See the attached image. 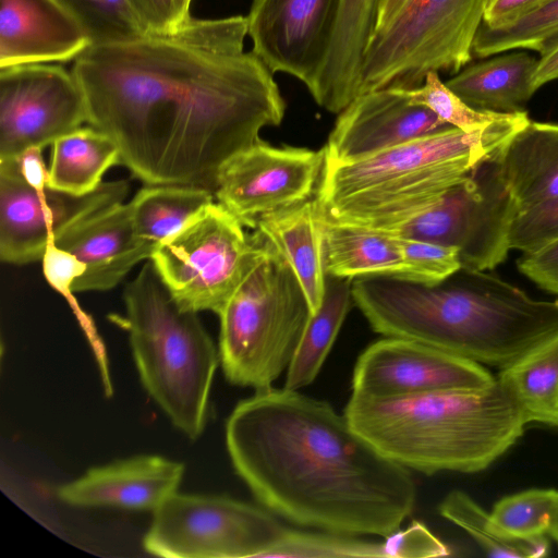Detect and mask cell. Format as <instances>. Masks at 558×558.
<instances>
[{
    "mask_svg": "<svg viewBox=\"0 0 558 558\" xmlns=\"http://www.w3.org/2000/svg\"><path fill=\"white\" fill-rule=\"evenodd\" d=\"M489 0H407L375 34L361 69L360 94L414 89L428 72L458 73L473 58V43Z\"/></svg>",
    "mask_w": 558,
    "mask_h": 558,
    "instance_id": "obj_8",
    "label": "cell"
},
{
    "mask_svg": "<svg viewBox=\"0 0 558 558\" xmlns=\"http://www.w3.org/2000/svg\"><path fill=\"white\" fill-rule=\"evenodd\" d=\"M517 267L539 289L558 296V239L534 252L522 253Z\"/></svg>",
    "mask_w": 558,
    "mask_h": 558,
    "instance_id": "obj_38",
    "label": "cell"
},
{
    "mask_svg": "<svg viewBox=\"0 0 558 558\" xmlns=\"http://www.w3.org/2000/svg\"><path fill=\"white\" fill-rule=\"evenodd\" d=\"M89 47L57 0H0V68L74 61Z\"/></svg>",
    "mask_w": 558,
    "mask_h": 558,
    "instance_id": "obj_20",
    "label": "cell"
},
{
    "mask_svg": "<svg viewBox=\"0 0 558 558\" xmlns=\"http://www.w3.org/2000/svg\"><path fill=\"white\" fill-rule=\"evenodd\" d=\"M123 301L125 315L111 319L129 332L144 388L179 430L198 438L219 351L197 313L177 303L151 262L126 283Z\"/></svg>",
    "mask_w": 558,
    "mask_h": 558,
    "instance_id": "obj_6",
    "label": "cell"
},
{
    "mask_svg": "<svg viewBox=\"0 0 558 558\" xmlns=\"http://www.w3.org/2000/svg\"><path fill=\"white\" fill-rule=\"evenodd\" d=\"M246 35V16L191 17L171 33L90 46L72 68L88 125L144 183L215 192L222 166L286 112L274 73L244 52Z\"/></svg>",
    "mask_w": 558,
    "mask_h": 558,
    "instance_id": "obj_1",
    "label": "cell"
},
{
    "mask_svg": "<svg viewBox=\"0 0 558 558\" xmlns=\"http://www.w3.org/2000/svg\"><path fill=\"white\" fill-rule=\"evenodd\" d=\"M78 22L90 46L123 43L150 34L132 0H57Z\"/></svg>",
    "mask_w": 558,
    "mask_h": 558,
    "instance_id": "obj_34",
    "label": "cell"
},
{
    "mask_svg": "<svg viewBox=\"0 0 558 558\" xmlns=\"http://www.w3.org/2000/svg\"><path fill=\"white\" fill-rule=\"evenodd\" d=\"M248 267L218 316L219 359L233 385L271 387L290 366L312 316L283 256L258 231Z\"/></svg>",
    "mask_w": 558,
    "mask_h": 558,
    "instance_id": "obj_7",
    "label": "cell"
},
{
    "mask_svg": "<svg viewBox=\"0 0 558 558\" xmlns=\"http://www.w3.org/2000/svg\"><path fill=\"white\" fill-rule=\"evenodd\" d=\"M557 511V489L532 488L501 498L489 515L498 534L532 539L549 533Z\"/></svg>",
    "mask_w": 558,
    "mask_h": 558,
    "instance_id": "obj_33",
    "label": "cell"
},
{
    "mask_svg": "<svg viewBox=\"0 0 558 558\" xmlns=\"http://www.w3.org/2000/svg\"><path fill=\"white\" fill-rule=\"evenodd\" d=\"M496 378L482 364L405 338L386 337L359 356L352 393L390 398L451 390H483Z\"/></svg>",
    "mask_w": 558,
    "mask_h": 558,
    "instance_id": "obj_15",
    "label": "cell"
},
{
    "mask_svg": "<svg viewBox=\"0 0 558 558\" xmlns=\"http://www.w3.org/2000/svg\"><path fill=\"white\" fill-rule=\"evenodd\" d=\"M399 243L404 262L402 279L434 284L461 268L457 248L404 238H399Z\"/></svg>",
    "mask_w": 558,
    "mask_h": 558,
    "instance_id": "obj_36",
    "label": "cell"
},
{
    "mask_svg": "<svg viewBox=\"0 0 558 558\" xmlns=\"http://www.w3.org/2000/svg\"><path fill=\"white\" fill-rule=\"evenodd\" d=\"M407 0H384L380 8L376 33L387 27ZM375 33V34H376ZM375 36V35H374Z\"/></svg>",
    "mask_w": 558,
    "mask_h": 558,
    "instance_id": "obj_43",
    "label": "cell"
},
{
    "mask_svg": "<svg viewBox=\"0 0 558 558\" xmlns=\"http://www.w3.org/2000/svg\"><path fill=\"white\" fill-rule=\"evenodd\" d=\"M551 0H489L482 24L496 27L512 22Z\"/></svg>",
    "mask_w": 558,
    "mask_h": 558,
    "instance_id": "obj_41",
    "label": "cell"
},
{
    "mask_svg": "<svg viewBox=\"0 0 558 558\" xmlns=\"http://www.w3.org/2000/svg\"><path fill=\"white\" fill-rule=\"evenodd\" d=\"M323 220L317 199L312 197L260 218L255 228L295 272L312 314L319 307L325 293Z\"/></svg>",
    "mask_w": 558,
    "mask_h": 558,
    "instance_id": "obj_23",
    "label": "cell"
},
{
    "mask_svg": "<svg viewBox=\"0 0 558 558\" xmlns=\"http://www.w3.org/2000/svg\"><path fill=\"white\" fill-rule=\"evenodd\" d=\"M340 0H253L246 16L252 52L272 73H286L310 90L325 62Z\"/></svg>",
    "mask_w": 558,
    "mask_h": 558,
    "instance_id": "obj_16",
    "label": "cell"
},
{
    "mask_svg": "<svg viewBox=\"0 0 558 558\" xmlns=\"http://www.w3.org/2000/svg\"><path fill=\"white\" fill-rule=\"evenodd\" d=\"M558 239V198L521 214L512 228L511 250L534 252Z\"/></svg>",
    "mask_w": 558,
    "mask_h": 558,
    "instance_id": "obj_37",
    "label": "cell"
},
{
    "mask_svg": "<svg viewBox=\"0 0 558 558\" xmlns=\"http://www.w3.org/2000/svg\"><path fill=\"white\" fill-rule=\"evenodd\" d=\"M192 0H175L178 15L181 25L185 23L192 16L190 15V5Z\"/></svg>",
    "mask_w": 558,
    "mask_h": 558,
    "instance_id": "obj_44",
    "label": "cell"
},
{
    "mask_svg": "<svg viewBox=\"0 0 558 558\" xmlns=\"http://www.w3.org/2000/svg\"><path fill=\"white\" fill-rule=\"evenodd\" d=\"M51 242L85 266L84 274L72 283L73 292L114 288L136 264L150 259L156 248L137 235L129 203L113 205L71 226Z\"/></svg>",
    "mask_w": 558,
    "mask_h": 558,
    "instance_id": "obj_18",
    "label": "cell"
},
{
    "mask_svg": "<svg viewBox=\"0 0 558 558\" xmlns=\"http://www.w3.org/2000/svg\"><path fill=\"white\" fill-rule=\"evenodd\" d=\"M496 379L526 425L558 427V332L500 368Z\"/></svg>",
    "mask_w": 558,
    "mask_h": 558,
    "instance_id": "obj_26",
    "label": "cell"
},
{
    "mask_svg": "<svg viewBox=\"0 0 558 558\" xmlns=\"http://www.w3.org/2000/svg\"><path fill=\"white\" fill-rule=\"evenodd\" d=\"M384 0H340L338 19L325 62L308 90L316 104L341 112L361 88V69L376 33Z\"/></svg>",
    "mask_w": 558,
    "mask_h": 558,
    "instance_id": "obj_21",
    "label": "cell"
},
{
    "mask_svg": "<svg viewBox=\"0 0 558 558\" xmlns=\"http://www.w3.org/2000/svg\"><path fill=\"white\" fill-rule=\"evenodd\" d=\"M439 514L464 530L489 556L537 558L548 554L546 536L518 539L498 534L486 512L469 494L454 489L438 506Z\"/></svg>",
    "mask_w": 558,
    "mask_h": 558,
    "instance_id": "obj_31",
    "label": "cell"
},
{
    "mask_svg": "<svg viewBox=\"0 0 558 558\" xmlns=\"http://www.w3.org/2000/svg\"><path fill=\"white\" fill-rule=\"evenodd\" d=\"M325 149L274 147L260 140L220 169L215 196L244 227L315 196Z\"/></svg>",
    "mask_w": 558,
    "mask_h": 558,
    "instance_id": "obj_13",
    "label": "cell"
},
{
    "mask_svg": "<svg viewBox=\"0 0 558 558\" xmlns=\"http://www.w3.org/2000/svg\"><path fill=\"white\" fill-rule=\"evenodd\" d=\"M41 149L40 147H31L15 156L0 159V175L43 190L47 186L48 169L44 162Z\"/></svg>",
    "mask_w": 558,
    "mask_h": 558,
    "instance_id": "obj_39",
    "label": "cell"
},
{
    "mask_svg": "<svg viewBox=\"0 0 558 558\" xmlns=\"http://www.w3.org/2000/svg\"><path fill=\"white\" fill-rule=\"evenodd\" d=\"M548 534L558 544V511L556 513V517L553 521V524H551V527H550V531Z\"/></svg>",
    "mask_w": 558,
    "mask_h": 558,
    "instance_id": "obj_45",
    "label": "cell"
},
{
    "mask_svg": "<svg viewBox=\"0 0 558 558\" xmlns=\"http://www.w3.org/2000/svg\"><path fill=\"white\" fill-rule=\"evenodd\" d=\"M558 46V0L496 27L481 24L473 43V57L488 58L515 49L544 56Z\"/></svg>",
    "mask_w": 558,
    "mask_h": 558,
    "instance_id": "obj_32",
    "label": "cell"
},
{
    "mask_svg": "<svg viewBox=\"0 0 558 558\" xmlns=\"http://www.w3.org/2000/svg\"><path fill=\"white\" fill-rule=\"evenodd\" d=\"M536 64L537 59L527 52L505 53L462 69L446 85L474 109L524 112L535 93L532 75Z\"/></svg>",
    "mask_w": 558,
    "mask_h": 558,
    "instance_id": "obj_24",
    "label": "cell"
},
{
    "mask_svg": "<svg viewBox=\"0 0 558 558\" xmlns=\"http://www.w3.org/2000/svg\"><path fill=\"white\" fill-rule=\"evenodd\" d=\"M449 126L428 108L413 104L403 89L366 92L338 113L324 146L325 160L356 161Z\"/></svg>",
    "mask_w": 558,
    "mask_h": 558,
    "instance_id": "obj_17",
    "label": "cell"
},
{
    "mask_svg": "<svg viewBox=\"0 0 558 558\" xmlns=\"http://www.w3.org/2000/svg\"><path fill=\"white\" fill-rule=\"evenodd\" d=\"M403 90L413 104L428 108L447 124L468 133L484 130L510 114L472 108L441 82L438 72H428L420 87Z\"/></svg>",
    "mask_w": 558,
    "mask_h": 558,
    "instance_id": "obj_35",
    "label": "cell"
},
{
    "mask_svg": "<svg viewBox=\"0 0 558 558\" xmlns=\"http://www.w3.org/2000/svg\"><path fill=\"white\" fill-rule=\"evenodd\" d=\"M87 122L74 74L39 63L0 68V159L52 145Z\"/></svg>",
    "mask_w": 558,
    "mask_h": 558,
    "instance_id": "obj_12",
    "label": "cell"
},
{
    "mask_svg": "<svg viewBox=\"0 0 558 558\" xmlns=\"http://www.w3.org/2000/svg\"><path fill=\"white\" fill-rule=\"evenodd\" d=\"M264 557L291 558H402L398 531L371 542L356 535L288 530Z\"/></svg>",
    "mask_w": 558,
    "mask_h": 558,
    "instance_id": "obj_30",
    "label": "cell"
},
{
    "mask_svg": "<svg viewBox=\"0 0 558 558\" xmlns=\"http://www.w3.org/2000/svg\"><path fill=\"white\" fill-rule=\"evenodd\" d=\"M498 150L434 205L384 231L457 248L463 268L495 269L511 251V231L520 216L501 173Z\"/></svg>",
    "mask_w": 558,
    "mask_h": 558,
    "instance_id": "obj_9",
    "label": "cell"
},
{
    "mask_svg": "<svg viewBox=\"0 0 558 558\" xmlns=\"http://www.w3.org/2000/svg\"><path fill=\"white\" fill-rule=\"evenodd\" d=\"M529 120L510 113L484 130L449 126L356 161L325 160L315 197L330 219L390 229L438 202Z\"/></svg>",
    "mask_w": 558,
    "mask_h": 558,
    "instance_id": "obj_5",
    "label": "cell"
},
{
    "mask_svg": "<svg viewBox=\"0 0 558 558\" xmlns=\"http://www.w3.org/2000/svg\"><path fill=\"white\" fill-rule=\"evenodd\" d=\"M556 80H558V46L537 60L532 75V88L536 92L545 84Z\"/></svg>",
    "mask_w": 558,
    "mask_h": 558,
    "instance_id": "obj_42",
    "label": "cell"
},
{
    "mask_svg": "<svg viewBox=\"0 0 558 558\" xmlns=\"http://www.w3.org/2000/svg\"><path fill=\"white\" fill-rule=\"evenodd\" d=\"M351 301L352 280L326 274L322 303L312 314L287 369L284 388L300 390L314 381L337 338Z\"/></svg>",
    "mask_w": 558,
    "mask_h": 558,
    "instance_id": "obj_28",
    "label": "cell"
},
{
    "mask_svg": "<svg viewBox=\"0 0 558 558\" xmlns=\"http://www.w3.org/2000/svg\"><path fill=\"white\" fill-rule=\"evenodd\" d=\"M497 155L520 215L558 198V122L529 120Z\"/></svg>",
    "mask_w": 558,
    "mask_h": 558,
    "instance_id": "obj_22",
    "label": "cell"
},
{
    "mask_svg": "<svg viewBox=\"0 0 558 558\" xmlns=\"http://www.w3.org/2000/svg\"><path fill=\"white\" fill-rule=\"evenodd\" d=\"M343 414L385 457L427 475L483 471L526 426L497 379L483 390L390 398L352 393Z\"/></svg>",
    "mask_w": 558,
    "mask_h": 558,
    "instance_id": "obj_4",
    "label": "cell"
},
{
    "mask_svg": "<svg viewBox=\"0 0 558 558\" xmlns=\"http://www.w3.org/2000/svg\"><path fill=\"white\" fill-rule=\"evenodd\" d=\"M184 465L160 456H136L88 469L61 485L58 497L76 507L155 511L177 492Z\"/></svg>",
    "mask_w": 558,
    "mask_h": 558,
    "instance_id": "obj_19",
    "label": "cell"
},
{
    "mask_svg": "<svg viewBox=\"0 0 558 558\" xmlns=\"http://www.w3.org/2000/svg\"><path fill=\"white\" fill-rule=\"evenodd\" d=\"M220 203H210L151 257L177 303L192 312L220 313L241 282L255 248L253 234Z\"/></svg>",
    "mask_w": 558,
    "mask_h": 558,
    "instance_id": "obj_10",
    "label": "cell"
},
{
    "mask_svg": "<svg viewBox=\"0 0 558 558\" xmlns=\"http://www.w3.org/2000/svg\"><path fill=\"white\" fill-rule=\"evenodd\" d=\"M236 474L271 512L303 527L386 537L413 512L409 469L380 453L326 401L265 388L226 424Z\"/></svg>",
    "mask_w": 558,
    "mask_h": 558,
    "instance_id": "obj_2",
    "label": "cell"
},
{
    "mask_svg": "<svg viewBox=\"0 0 558 558\" xmlns=\"http://www.w3.org/2000/svg\"><path fill=\"white\" fill-rule=\"evenodd\" d=\"M286 527L265 509L227 496L172 494L143 539L166 558L264 557Z\"/></svg>",
    "mask_w": 558,
    "mask_h": 558,
    "instance_id": "obj_11",
    "label": "cell"
},
{
    "mask_svg": "<svg viewBox=\"0 0 558 558\" xmlns=\"http://www.w3.org/2000/svg\"><path fill=\"white\" fill-rule=\"evenodd\" d=\"M214 195L201 186L147 184L129 203L135 231L157 246L213 203Z\"/></svg>",
    "mask_w": 558,
    "mask_h": 558,
    "instance_id": "obj_29",
    "label": "cell"
},
{
    "mask_svg": "<svg viewBox=\"0 0 558 558\" xmlns=\"http://www.w3.org/2000/svg\"><path fill=\"white\" fill-rule=\"evenodd\" d=\"M323 228L327 275L351 280L374 276L403 278L404 262L398 236L336 221L325 215Z\"/></svg>",
    "mask_w": 558,
    "mask_h": 558,
    "instance_id": "obj_25",
    "label": "cell"
},
{
    "mask_svg": "<svg viewBox=\"0 0 558 558\" xmlns=\"http://www.w3.org/2000/svg\"><path fill=\"white\" fill-rule=\"evenodd\" d=\"M374 331L416 340L502 368L558 332V300H537L488 271L461 267L426 284L396 277L352 280Z\"/></svg>",
    "mask_w": 558,
    "mask_h": 558,
    "instance_id": "obj_3",
    "label": "cell"
},
{
    "mask_svg": "<svg viewBox=\"0 0 558 558\" xmlns=\"http://www.w3.org/2000/svg\"><path fill=\"white\" fill-rule=\"evenodd\" d=\"M120 163V151L111 137L89 125L52 144L47 186L75 195L94 192L106 171Z\"/></svg>",
    "mask_w": 558,
    "mask_h": 558,
    "instance_id": "obj_27",
    "label": "cell"
},
{
    "mask_svg": "<svg viewBox=\"0 0 558 558\" xmlns=\"http://www.w3.org/2000/svg\"><path fill=\"white\" fill-rule=\"evenodd\" d=\"M150 34H167L181 26L175 0H132Z\"/></svg>",
    "mask_w": 558,
    "mask_h": 558,
    "instance_id": "obj_40",
    "label": "cell"
},
{
    "mask_svg": "<svg viewBox=\"0 0 558 558\" xmlns=\"http://www.w3.org/2000/svg\"><path fill=\"white\" fill-rule=\"evenodd\" d=\"M125 180L102 182L75 195L49 186L37 190L0 175V257L14 265L41 260L48 244L71 226L123 203Z\"/></svg>",
    "mask_w": 558,
    "mask_h": 558,
    "instance_id": "obj_14",
    "label": "cell"
}]
</instances>
